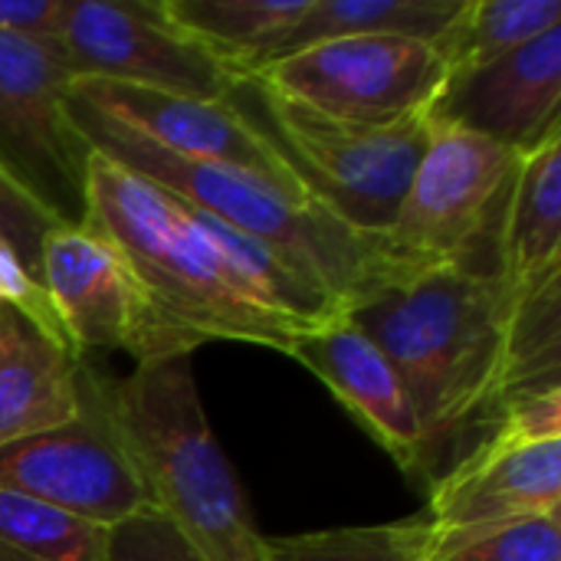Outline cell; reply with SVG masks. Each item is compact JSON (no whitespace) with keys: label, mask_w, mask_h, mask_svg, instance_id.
Wrapping results in <instances>:
<instances>
[{"label":"cell","mask_w":561,"mask_h":561,"mask_svg":"<svg viewBox=\"0 0 561 561\" xmlns=\"http://www.w3.org/2000/svg\"><path fill=\"white\" fill-rule=\"evenodd\" d=\"M561 513V440L490 431L434 480L427 519L440 536Z\"/></svg>","instance_id":"13"},{"label":"cell","mask_w":561,"mask_h":561,"mask_svg":"<svg viewBox=\"0 0 561 561\" xmlns=\"http://www.w3.org/2000/svg\"><path fill=\"white\" fill-rule=\"evenodd\" d=\"M59 227V220L36 204L3 168H0V243L16 253L26 273L39 283V253L46 233Z\"/></svg>","instance_id":"26"},{"label":"cell","mask_w":561,"mask_h":561,"mask_svg":"<svg viewBox=\"0 0 561 561\" xmlns=\"http://www.w3.org/2000/svg\"><path fill=\"white\" fill-rule=\"evenodd\" d=\"M519 161L523 154L480 135L434 125L398 217L381 237L401 276L457 270L503 279V233Z\"/></svg>","instance_id":"6"},{"label":"cell","mask_w":561,"mask_h":561,"mask_svg":"<svg viewBox=\"0 0 561 561\" xmlns=\"http://www.w3.org/2000/svg\"><path fill=\"white\" fill-rule=\"evenodd\" d=\"M460 3L463 0H309L263 66L342 36H408L434 43L457 16Z\"/></svg>","instance_id":"19"},{"label":"cell","mask_w":561,"mask_h":561,"mask_svg":"<svg viewBox=\"0 0 561 561\" xmlns=\"http://www.w3.org/2000/svg\"><path fill=\"white\" fill-rule=\"evenodd\" d=\"M224 102L263 138L296 187L362 237H385L431 141V118L388 128L325 118L289 102L253 76L233 79Z\"/></svg>","instance_id":"5"},{"label":"cell","mask_w":561,"mask_h":561,"mask_svg":"<svg viewBox=\"0 0 561 561\" xmlns=\"http://www.w3.org/2000/svg\"><path fill=\"white\" fill-rule=\"evenodd\" d=\"M561 266V131L519 161L503 233V283L519 289Z\"/></svg>","instance_id":"17"},{"label":"cell","mask_w":561,"mask_h":561,"mask_svg":"<svg viewBox=\"0 0 561 561\" xmlns=\"http://www.w3.org/2000/svg\"><path fill=\"white\" fill-rule=\"evenodd\" d=\"M108 401L151 510L207 561H270L237 470L207 424L191 352L108 378Z\"/></svg>","instance_id":"4"},{"label":"cell","mask_w":561,"mask_h":561,"mask_svg":"<svg viewBox=\"0 0 561 561\" xmlns=\"http://www.w3.org/2000/svg\"><path fill=\"white\" fill-rule=\"evenodd\" d=\"M59 43L0 36V168L59 224L85 227L92 148L69 118Z\"/></svg>","instance_id":"9"},{"label":"cell","mask_w":561,"mask_h":561,"mask_svg":"<svg viewBox=\"0 0 561 561\" xmlns=\"http://www.w3.org/2000/svg\"><path fill=\"white\" fill-rule=\"evenodd\" d=\"M427 118L529 154L561 131V26L493 62L450 76Z\"/></svg>","instance_id":"12"},{"label":"cell","mask_w":561,"mask_h":561,"mask_svg":"<svg viewBox=\"0 0 561 561\" xmlns=\"http://www.w3.org/2000/svg\"><path fill=\"white\" fill-rule=\"evenodd\" d=\"M85 227L125 256L168 352L247 342L289 355L302 335L233 273L187 204L95 151Z\"/></svg>","instance_id":"2"},{"label":"cell","mask_w":561,"mask_h":561,"mask_svg":"<svg viewBox=\"0 0 561 561\" xmlns=\"http://www.w3.org/2000/svg\"><path fill=\"white\" fill-rule=\"evenodd\" d=\"M66 108L95 154L151 181L181 204L197 207L207 217L266 243L302 283L335 299L342 309L365 296L371 286L401 276L381 237H362L348 230L302 191L237 164L174 154L76 95L72 85Z\"/></svg>","instance_id":"3"},{"label":"cell","mask_w":561,"mask_h":561,"mask_svg":"<svg viewBox=\"0 0 561 561\" xmlns=\"http://www.w3.org/2000/svg\"><path fill=\"white\" fill-rule=\"evenodd\" d=\"M0 302L16 306L30 319H36L39 325L66 335L59 319H56V312H53V306H49V299H46V293H43V286L26 273V266L16 260V253L7 250L3 243H0Z\"/></svg>","instance_id":"29"},{"label":"cell","mask_w":561,"mask_h":561,"mask_svg":"<svg viewBox=\"0 0 561 561\" xmlns=\"http://www.w3.org/2000/svg\"><path fill=\"white\" fill-rule=\"evenodd\" d=\"M561 266L510 293L503 329V404L561 388Z\"/></svg>","instance_id":"20"},{"label":"cell","mask_w":561,"mask_h":561,"mask_svg":"<svg viewBox=\"0 0 561 561\" xmlns=\"http://www.w3.org/2000/svg\"><path fill=\"white\" fill-rule=\"evenodd\" d=\"M309 0H161V13L240 79L253 76Z\"/></svg>","instance_id":"18"},{"label":"cell","mask_w":561,"mask_h":561,"mask_svg":"<svg viewBox=\"0 0 561 561\" xmlns=\"http://www.w3.org/2000/svg\"><path fill=\"white\" fill-rule=\"evenodd\" d=\"M59 53L72 82L220 102L233 76L161 13V0H69Z\"/></svg>","instance_id":"10"},{"label":"cell","mask_w":561,"mask_h":561,"mask_svg":"<svg viewBox=\"0 0 561 561\" xmlns=\"http://www.w3.org/2000/svg\"><path fill=\"white\" fill-rule=\"evenodd\" d=\"M437 526L424 516L266 539L270 561H434Z\"/></svg>","instance_id":"22"},{"label":"cell","mask_w":561,"mask_h":561,"mask_svg":"<svg viewBox=\"0 0 561 561\" xmlns=\"http://www.w3.org/2000/svg\"><path fill=\"white\" fill-rule=\"evenodd\" d=\"M493 431L516 440H561V388L513 398Z\"/></svg>","instance_id":"27"},{"label":"cell","mask_w":561,"mask_h":561,"mask_svg":"<svg viewBox=\"0 0 561 561\" xmlns=\"http://www.w3.org/2000/svg\"><path fill=\"white\" fill-rule=\"evenodd\" d=\"M39 286L79 355L118 348L138 362L168 352L125 256L89 227H53L39 253Z\"/></svg>","instance_id":"11"},{"label":"cell","mask_w":561,"mask_h":561,"mask_svg":"<svg viewBox=\"0 0 561 561\" xmlns=\"http://www.w3.org/2000/svg\"><path fill=\"white\" fill-rule=\"evenodd\" d=\"M72 92L174 154L237 164L243 171L263 174L276 184L299 191L279 158L224 99L201 102L115 82H72Z\"/></svg>","instance_id":"15"},{"label":"cell","mask_w":561,"mask_h":561,"mask_svg":"<svg viewBox=\"0 0 561 561\" xmlns=\"http://www.w3.org/2000/svg\"><path fill=\"white\" fill-rule=\"evenodd\" d=\"M0 493L26 496L99 529L148 506L112 417L108 375L82 358L76 417L0 447Z\"/></svg>","instance_id":"7"},{"label":"cell","mask_w":561,"mask_h":561,"mask_svg":"<svg viewBox=\"0 0 561 561\" xmlns=\"http://www.w3.org/2000/svg\"><path fill=\"white\" fill-rule=\"evenodd\" d=\"M82 358L66 335L0 302V447L76 417Z\"/></svg>","instance_id":"16"},{"label":"cell","mask_w":561,"mask_h":561,"mask_svg":"<svg viewBox=\"0 0 561 561\" xmlns=\"http://www.w3.org/2000/svg\"><path fill=\"white\" fill-rule=\"evenodd\" d=\"M434 561H561V516L447 533L437 542Z\"/></svg>","instance_id":"24"},{"label":"cell","mask_w":561,"mask_h":561,"mask_svg":"<svg viewBox=\"0 0 561 561\" xmlns=\"http://www.w3.org/2000/svg\"><path fill=\"white\" fill-rule=\"evenodd\" d=\"M69 0H0V36L59 43Z\"/></svg>","instance_id":"28"},{"label":"cell","mask_w":561,"mask_h":561,"mask_svg":"<svg viewBox=\"0 0 561 561\" xmlns=\"http://www.w3.org/2000/svg\"><path fill=\"white\" fill-rule=\"evenodd\" d=\"M253 79L325 118L388 128L427 115L447 85L434 43L408 36H342L273 59Z\"/></svg>","instance_id":"8"},{"label":"cell","mask_w":561,"mask_h":561,"mask_svg":"<svg viewBox=\"0 0 561 561\" xmlns=\"http://www.w3.org/2000/svg\"><path fill=\"white\" fill-rule=\"evenodd\" d=\"M510 289L457 270L385 279L345 312L398 368L424 427V470L470 431L496 427Z\"/></svg>","instance_id":"1"},{"label":"cell","mask_w":561,"mask_h":561,"mask_svg":"<svg viewBox=\"0 0 561 561\" xmlns=\"http://www.w3.org/2000/svg\"><path fill=\"white\" fill-rule=\"evenodd\" d=\"M552 26H561L559 0H463L434 49L450 79L533 43Z\"/></svg>","instance_id":"21"},{"label":"cell","mask_w":561,"mask_h":561,"mask_svg":"<svg viewBox=\"0 0 561 561\" xmlns=\"http://www.w3.org/2000/svg\"><path fill=\"white\" fill-rule=\"evenodd\" d=\"M105 529L0 493V561H102Z\"/></svg>","instance_id":"23"},{"label":"cell","mask_w":561,"mask_h":561,"mask_svg":"<svg viewBox=\"0 0 561 561\" xmlns=\"http://www.w3.org/2000/svg\"><path fill=\"white\" fill-rule=\"evenodd\" d=\"M102 561H207L171 519L145 506L118 526L105 529Z\"/></svg>","instance_id":"25"},{"label":"cell","mask_w":561,"mask_h":561,"mask_svg":"<svg viewBox=\"0 0 561 561\" xmlns=\"http://www.w3.org/2000/svg\"><path fill=\"white\" fill-rule=\"evenodd\" d=\"M302 362L335 401L385 447L401 470H424V427L414 401L378 342L342 309L335 319L302 332L289 352Z\"/></svg>","instance_id":"14"}]
</instances>
